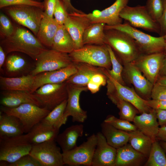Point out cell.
<instances>
[{
  "mask_svg": "<svg viewBox=\"0 0 166 166\" xmlns=\"http://www.w3.org/2000/svg\"><path fill=\"white\" fill-rule=\"evenodd\" d=\"M0 46L6 54L13 52H20L27 54L35 60L47 49L30 32L18 27H15L11 35L3 39Z\"/></svg>",
  "mask_w": 166,
  "mask_h": 166,
  "instance_id": "obj_1",
  "label": "cell"
},
{
  "mask_svg": "<svg viewBox=\"0 0 166 166\" xmlns=\"http://www.w3.org/2000/svg\"><path fill=\"white\" fill-rule=\"evenodd\" d=\"M104 32L105 44L111 47L123 64L144 54L135 40L126 33L114 29L104 30Z\"/></svg>",
  "mask_w": 166,
  "mask_h": 166,
  "instance_id": "obj_2",
  "label": "cell"
},
{
  "mask_svg": "<svg viewBox=\"0 0 166 166\" xmlns=\"http://www.w3.org/2000/svg\"><path fill=\"white\" fill-rule=\"evenodd\" d=\"M114 29L128 34L136 42L143 54L164 52L165 40L164 36L155 37L136 29L127 22L114 26L105 25L104 30Z\"/></svg>",
  "mask_w": 166,
  "mask_h": 166,
  "instance_id": "obj_3",
  "label": "cell"
},
{
  "mask_svg": "<svg viewBox=\"0 0 166 166\" xmlns=\"http://www.w3.org/2000/svg\"><path fill=\"white\" fill-rule=\"evenodd\" d=\"M32 145L26 134L0 137V166H6L29 154Z\"/></svg>",
  "mask_w": 166,
  "mask_h": 166,
  "instance_id": "obj_4",
  "label": "cell"
},
{
  "mask_svg": "<svg viewBox=\"0 0 166 166\" xmlns=\"http://www.w3.org/2000/svg\"><path fill=\"white\" fill-rule=\"evenodd\" d=\"M73 63H85L89 65L110 69V57L106 44L96 45H85L81 48L74 49L69 53Z\"/></svg>",
  "mask_w": 166,
  "mask_h": 166,
  "instance_id": "obj_5",
  "label": "cell"
},
{
  "mask_svg": "<svg viewBox=\"0 0 166 166\" xmlns=\"http://www.w3.org/2000/svg\"><path fill=\"white\" fill-rule=\"evenodd\" d=\"M2 9L16 22L28 28L37 36L44 15L43 9L27 5L11 6Z\"/></svg>",
  "mask_w": 166,
  "mask_h": 166,
  "instance_id": "obj_6",
  "label": "cell"
},
{
  "mask_svg": "<svg viewBox=\"0 0 166 166\" xmlns=\"http://www.w3.org/2000/svg\"><path fill=\"white\" fill-rule=\"evenodd\" d=\"M1 111L18 117L21 122L24 133L29 132L37 124L41 121L50 111L31 103L22 104L13 108L2 106Z\"/></svg>",
  "mask_w": 166,
  "mask_h": 166,
  "instance_id": "obj_7",
  "label": "cell"
},
{
  "mask_svg": "<svg viewBox=\"0 0 166 166\" xmlns=\"http://www.w3.org/2000/svg\"><path fill=\"white\" fill-rule=\"evenodd\" d=\"M120 16L134 27L141 28L159 34H160L159 23L152 18L145 6L137 5L132 7L127 5L121 10Z\"/></svg>",
  "mask_w": 166,
  "mask_h": 166,
  "instance_id": "obj_8",
  "label": "cell"
},
{
  "mask_svg": "<svg viewBox=\"0 0 166 166\" xmlns=\"http://www.w3.org/2000/svg\"><path fill=\"white\" fill-rule=\"evenodd\" d=\"M97 143V134H93L85 141L73 149L62 153L64 165L70 166H91L94 153Z\"/></svg>",
  "mask_w": 166,
  "mask_h": 166,
  "instance_id": "obj_9",
  "label": "cell"
},
{
  "mask_svg": "<svg viewBox=\"0 0 166 166\" xmlns=\"http://www.w3.org/2000/svg\"><path fill=\"white\" fill-rule=\"evenodd\" d=\"M36 60L35 67L31 73L34 76L63 68L73 62L69 54L53 49L43 52Z\"/></svg>",
  "mask_w": 166,
  "mask_h": 166,
  "instance_id": "obj_10",
  "label": "cell"
},
{
  "mask_svg": "<svg viewBox=\"0 0 166 166\" xmlns=\"http://www.w3.org/2000/svg\"><path fill=\"white\" fill-rule=\"evenodd\" d=\"M33 93L41 104L42 107L51 111L67 99V83L47 84L37 89Z\"/></svg>",
  "mask_w": 166,
  "mask_h": 166,
  "instance_id": "obj_11",
  "label": "cell"
},
{
  "mask_svg": "<svg viewBox=\"0 0 166 166\" xmlns=\"http://www.w3.org/2000/svg\"><path fill=\"white\" fill-rule=\"evenodd\" d=\"M55 140L32 145L29 154L36 159L41 166L64 165L62 153Z\"/></svg>",
  "mask_w": 166,
  "mask_h": 166,
  "instance_id": "obj_12",
  "label": "cell"
},
{
  "mask_svg": "<svg viewBox=\"0 0 166 166\" xmlns=\"http://www.w3.org/2000/svg\"><path fill=\"white\" fill-rule=\"evenodd\" d=\"M129 0H116L109 7L100 11L96 10L92 13H84L81 15L87 19L91 24L103 23L108 26H114L122 23V19L120 14L127 5Z\"/></svg>",
  "mask_w": 166,
  "mask_h": 166,
  "instance_id": "obj_13",
  "label": "cell"
},
{
  "mask_svg": "<svg viewBox=\"0 0 166 166\" xmlns=\"http://www.w3.org/2000/svg\"><path fill=\"white\" fill-rule=\"evenodd\" d=\"M165 55L164 52L141 55L132 62L153 85L156 82Z\"/></svg>",
  "mask_w": 166,
  "mask_h": 166,
  "instance_id": "obj_14",
  "label": "cell"
},
{
  "mask_svg": "<svg viewBox=\"0 0 166 166\" xmlns=\"http://www.w3.org/2000/svg\"><path fill=\"white\" fill-rule=\"evenodd\" d=\"M122 76L134 86L136 92L146 100H150L153 85L132 62L123 64Z\"/></svg>",
  "mask_w": 166,
  "mask_h": 166,
  "instance_id": "obj_15",
  "label": "cell"
},
{
  "mask_svg": "<svg viewBox=\"0 0 166 166\" xmlns=\"http://www.w3.org/2000/svg\"><path fill=\"white\" fill-rule=\"evenodd\" d=\"M87 90V86H78L67 83L68 98L64 114L66 118L71 116L73 122L81 123L86 120L87 113L81 107L79 99L81 93Z\"/></svg>",
  "mask_w": 166,
  "mask_h": 166,
  "instance_id": "obj_16",
  "label": "cell"
},
{
  "mask_svg": "<svg viewBox=\"0 0 166 166\" xmlns=\"http://www.w3.org/2000/svg\"><path fill=\"white\" fill-rule=\"evenodd\" d=\"M77 71L75 65L73 62L69 65L59 69L38 74L34 76L32 93L46 84H59L65 82Z\"/></svg>",
  "mask_w": 166,
  "mask_h": 166,
  "instance_id": "obj_17",
  "label": "cell"
},
{
  "mask_svg": "<svg viewBox=\"0 0 166 166\" xmlns=\"http://www.w3.org/2000/svg\"><path fill=\"white\" fill-rule=\"evenodd\" d=\"M97 143L93 156L92 166H115L117 149L109 145L101 132L96 134Z\"/></svg>",
  "mask_w": 166,
  "mask_h": 166,
  "instance_id": "obj_18",
  "label": "cell"
},
{
  "mask_svg": "<svg viewBox=\"0 0 166 166\" xmlns=\"http://www.w3.org/2000/svg\"><path fill=\"white\" fill-rule=\"evenodd\" d=\"M81 13L68 14L64 24L73 40L74 49L81 48L84 46L83 34L85 29L91 24L87 19L81 15Z\"/></svg>",
  "mask_w": 166,
  "mask_h": 166,
  "instance_id": "obj_19",
  "label": "cell"
},
{
  "mask_svg": "<svg viewBox=\"0 0 166 166\" xmlns=\"http://www.w3.org/2000/svg\"><path fill=\"white\" fill-rule=\"evenodd\" d=\"M104 73L106 76L107 79L113 85L115 92L118 96L132 104L139 113L141 114L148 113L152 109V108L148 104L147 100L141 97L133 89L120 84L107 74Z\"/></svg>",
  "mask_w": 166,
  "mask_h": 166,
  "instance_id": "obj_20",
  "label": "cell"
},
{
  "mask_svg": "<svg viewBox=\"0 0 166 166\" xmlns=\"http://www.w3.org/2000/svg\"><path fill=\"white\" fill-rule=\"evenodd\" d=\"M31 103L41 107V104L35 95L23 90H3L1 93L0 104L9 108L17 107L25 103Z\"/></svg>",
  "mask_w": 166,
  "mask_h": 166,
  "instance_id": "obj_21",
  "label": "cell"
},
{
  "mask_svg": "<svg viewBox=\"0 0 166 166\" xmlns=\"http://www.w3.org/2000/svg\"><path fill=\"white\" fill-rule=\"evenodd\" d=\"M133 122L138 129L151 138L153 142L156 140L160 125L156 110L152 109L148 113L136 115Z\"/></svg>",
  "mask_w": 166,
  "mask_h": 166,
  "instance_id": "obj_22",
  "label": "cell"
},
{
  "mask_svg": "<svg viewBox=\"0 0 166 166\" xmlns=\"http://www.w3.org/2000/svg\"><path fill=\"white\" fill-rule=\"evenodd\" d=\"M59 129L55 128L42 121L35 125L26 134L29 142L32 145L55 140Z\"/></svg>",
  "mask_w": 166,
  "mask_h": 166,
  "instance_id": "obj_23",
  "label": "cell"
},
{
  "mask_svg": "<svg viewBox=\"0 0 166 166\" xmlns=\"http://www.w3.org/2000/svg\"><path fill=\"white\" fill-rule=\"evenodd\" d=\"M147 158L135 150L129 143L117 149L115 166H138Z\"/></svg>",
  "mask_w": 166,
  "mask_h": 166,
  "instance_id": "obj_24",
  "label": "cell"
},
{
  "mask_svg": "<svg viewBox=\"0 0 166 166\" xmlns=\"http://www.w3.org/2000/svg\"><path fill=\"white\" fill-rule=\"evenodd\" d=\"M84 126L82 124L72 125L58 134L55 141L59 145L62 152L76 147L78 138L83 135Z\"/></svg>",
  "mask_w": 166,
  "mask_h": 166,
  "instance_id": "obj_25",
  "label": "cell"
},
{
  "mask_svg": "<svg viewBox=\"0 0 166 166\" xmlns=\"http://www.w3.org/2000/svg\"><path fill=\"white\" fill-rule=\"evenodd\" d=\"M74 63L77 71L65 81L68 84L78 86H86L93 75L98 73H103L100 67L85 63Z\"/></svg>",
  "mask_w": 166,
  "mask_h": 166,
  "instance_id": "obj_26",
  "label": "cell"
},
{
  "mask_svg": "<svg viewBox=\"0 0 166 166\" xmlns=\"http://www.w3.org/2000/svg\"><path fill=\"white\" fill-rule=\"evenodd\" d=\"M34 78V76L31 74L18 77L0 76L1 89L3 91L23 90L32 93Z\"/></svg>",
  "mask_w": 166,
  "mask_h": 166,
  "instance_id": "obj_27",
  "label": "cell"
},
{
  "mask_svg": "<svg viewBox=\"0 0 166 166\" xmlns=\"http://www.w3.org/2000/svg\"><path fill=\"white\" fill-rule=\"evenodd\" d=\"M101 132L107 143L117 149L128 143L129 135L128 132L117 128L104 121L101 124Z\"/></svg>",
  "mask_w": 166,
  "mask_h": 166,
  "instance_id": "obj_28",
  "label": "cell"
},
{
  "mask_svg": "<svg viewBox=\"0 0 166 166\" xmlns=\"http://www.w3.org/2000/svg\"><path fill=\"white\" fill-rule=\"evenodd\" d=\"M24 133L23 125L18 117L0 111V137L14 136Z\"/></svg>",
  "mask_w": 166,
  "mask_h": 166,
  "instance_id": "obj_29",
  "label": "cell"
},
{
  "mask_svg": "<svg viewBox=\"0 0 166 166\" xmlns=\"http://www.w3.org/2000/svg\"><path fill=\"white\" fill-rule=\"evenodd\" d=\"M60 25L54 18L50 17L44 13L37 35V38L43 45L51 47Z\"/></svg>",
  "mask_w": 166,
  "mask_h": 166,
  "instance_id": "obj_30",
  "label": "cell"
},
{
  "mask_svg": "<svg viewBox=\"0 0 166 166\" xmlns=\"http://www.w3.org/2000/svg\"><path fill=\"white\" fill-rule=\"evenodd\" d=\"M52 49L70 53L74 49L73 40L64 25H60L53 40Z\"/></svg>",
  "mask_w": 166,
  "mask_h": 166,
  "instance_id": "obj_31",
  "label": "cell"
},
{
  "mask_svg": "<svg viewBox=\"0 0 166 166\" xmlns=\"http://www.w3.org/2000/svg\"><path fill=\"white\" fill-rule=\"evenodd\" d=\"M128 132L129 135L128 142L131 146L148 158L153 142L152 139L138 129Z\"/></svg>",
  "mask_w": 166,
  "mask_h": 166,
  "instance_id": "obj_32",
  "label": "cell"
},
{
  "mask_svg": "<svg viewBox=\"0 0 166 166\" xmlns=\"http://www.w3.org/2000/svg\"><path fill=\"white\" fill-rule=\"evenodd\" d=\"M109 98L115 104L119 110V118L129 122H133L137 113V109L129 102L121 98L117 94L115 90L107 94Z\"/></svg>",
  "mask_w": 166,
  "mask_h": 166,
  "instance_id": "obj_33",
  "label": "cell"
},
{
  "mask_svg": "<svg viewBox=\"0 0 166 166\" xmlns=\"http://www.w3.org/2000/svg\"><path fill=\"white\" fill-rule=\"evenodd\" d=\"M103 23H96L90 24L85 30L82 37L83 45L105 44V26Z\"/></svg>",
  "mask_w": 166,
  "mask_h": 166,
  "instance_id": "obj_34",
  "label": "cell"
},
{
  "mask_svg": "<svg viewBox=\"0 0 166 166\" xmlns=\"http://www.w3.org/2000/svg\"><path fill=\"white\" fill-rule=\"evenodd\" d=\"M67 103V99L64 100L51 110L42 121L59 129L63 125L66 124L67 120L64 115Z\"/></svg>",
  "mask_w": 166,
  "mask_h": 166,
  "instance_id": "obj_35",
  "label": "cell"
},
{
  "mask_svg": "<svg viewBox=\"0 0 166 166\" xmlns=\"http://www.w3.org/2000/svg\"><path fill=\"white\" fill-rule=\"evenodd\" d=\"M107 45L110 57L112 67L111 69H108L102 68L103 72L120 84L126 85L122 76L123 66L118 60L111 47Z\"/></svg>",
  "mask_w": 166,
  "mask_h": 166,
  "instance_id": "obj_36",
  "label": "cell"
},
{
  "mask_svg": "<svg viewBox=\"0 0 166 166\" xmlns=\"http://www.w3.org/2000/svg\"><path fill=\"white\" fill-rule=\"evenodd\" d=\"M145 166H166V155L161 145L156 140L154 141L145 164Z\"/></svg>",
  "mask_w": 166,
  "mask_h": 166,
  "instance_id": "obj_37",
  "label": "cell"
},
{
  "mask_svg": "<svg viewBox=\"0 0 166 166\" xmlns=\"http://www.w3.org/2000/svg\"><path fill=\"white\" fill-rule=\"evenodd\" d=\"M5 65L6 70L8 73H16L24 70L27 66V63L20 56L13 54L7 57Z\"/></svg>",
  "mask_w": 166,
  "mask_h": 166,
  "instance_id": "obj_38",
  "label": "cell"
},
{
  "mask_svg": "<svg viewBox=\"0 0 166 166\" xmlns=\"http://www.w3.org/2000/svg\"><path fill=\"white\" fill-rule=\"evenodd\" d=\"M104 121L117 129L127 132L135 131L138 129L130 122L117 118L114 115L108 116Z\"/></svg>",
  "mask_w": 166,
  "mask_h": 166,
  "instance_id": "obj_39",
  "label": "cell"
},
{
  "mask_svg": "<svg viewBox=\"0 0 166 166\" xmlns=\"http://www.w3.org/2000/svg\"><path fill=\"white\" fill-rule=\"evenodd\" d=\"M145 6L152 18L158 22L163 12L162 0H147Z\"/></svg>",
  "mask_w": 166,
  "mask_h": 166,
  "instance_id": "obj_40",
  "label": "cell"
},
{
  "mask_svg": "<svg viewBox=\"0 0 166 166\" xmlns=\"http://www.w3.org/2000/svg\"><path fill=\"white\" fill-rule=\"evenodd\" d=\"M15 27L8 18L3 13L0 14V35L2 39L9 37L13 33Z\"/></svg>",
  "mask_w": 166,
  "mask_h": 166,
  "instance_id": "obj_41",
  "label": "cell"
},
{
  "mask_svg": "<svg viewBox=\"0 0 166 166\" xmlns=\"http://www.w3.org/2000/svg\"><path fill=\"white\" fill-rule=\"evenodd\" d=\"M19 5L32 6L44 10L43 2L33 0H0V8L1 9L8 6Z\"/></svg>",
  "mask_w": 166,
  "mask_h": 166,
  "instance_id": "obj_42",
  "label": "cell"
},
{
  "mask_svg": "<svg viewBox=\"0 0 166 166\" xmlns=\"http://www.w3.org/2000/svg\"><path fill=\"white\" fill-rule=\"evenodd\" d=\"M53 15L54 19L59 25H64L68 13L61 0H57Z\"/></svg>",
  "mask_w": 166,
  "mask_h": 166,
  "instance_id": "obj_43",
  "label": "cell"
},
{
  "mask_svg": "<svg viewBox=\"0 0 166 166\" xmlns=\"http://www.w3.org/2000/svg\"><path fill=\"white\" fill-rule=\"evenodd\" d=\"M6 166H41L39 162L29 154L24 155L15 162Z\"/></svg>",
  "mask_w": 166,
  "mask_h": 166,
  "instance_id": "obj_44",
  "label": "cell"
},
{
  "mask_svg": "<svg viewBox=\"0 0 166 166\" xmlns=\"http://www.w3.org/2000/svg\"><path fill=\"white\" fill-rule=\"evenodd\" d=\"M151 98L154 100H166V86L156 83L152 91Z\"/></svg>",
  "mask_w": 166,
  "mask_h": 166,
  "instance_id": "obj_45",
  "label": "cell"
},
{
  "mask_svg": "<svg viewBox=\"0 0 166 166\" xmlns=\"http://www.w3.org/2000/svg\"><path fill=\"white\" fill-rule=\"evenodd\" d=\"M163 6L162 15L158 21L160 27V36H164L166 34V0H162Z\"/></svg>",
  "mask_w": 166,
  "mask_h": 166,
  "instance_id": "obj_46",
  "label": "cell"
},
{
  "mask_svg": "<svg viewBox=\"0 0 166 166\" xmlns=\"http://www.w3.org/2000/svg\"><path fill=\"white\" fill-rule=\"evenodd\" d=\"M57 1V0H43L44 13L50 18H53Z\"/></svg>",
  "mask_w": 166,
  "mask_h": 166,
  "instance_id": "obj_47",
  "label": "cell"
},
{
  "mask_svg": "<svg viewBox=\"0 0 166 166\" xmlns=\"http://www.w3.org/2000/svg\"><path fill=\"white\" fill-rule=\"evenodd\" d=\"M148 105L155 110H166V100L150 99L147 100Z\"/></svg>",
  "mask_w": 166,
  "mask_h": 166,
  "instance_id": "obj_48",
  "label": "cell"
},
{
  "mask_svg": "<svg viewBox=\"0 0 166 166\" xmlns=\"http://www.w3.org/2000/svg\"><path fill=\"white\" fill-rule=\"evenodd\" d=\"M107 78L103 73H98L93 75L90 81L100 86H105L107 83Z\"/></svg>",
  "mask_w": 166,
  "mask_h": 166,
  "instance_id": "obj_49",
  "label": "cell"
},
{
  "mask_svg": "<svg viewBox=\"0 0 166 166\" xmlns=\"http://www.w3.org/2000/svg\"><path fill=\"white\" fill-rule=\"evenodd\" d=\"M156 110L159 125L160 127L166 126V110L162 109Z\"/></svg>",
  "mask_w": 166,
  "mask_h": 166,
  "instance_id": "obj_50",
  "label": "cell"
},
{
  "mask_svg": "<svg viewBox=\"0 0 166 166\" xmlns=\"http://www.w3.org/2000/svg\"><path fill=\"white\" fill-rule=\"evenodd\" d=\"M63 3L65 8L68 14L74 13H83L74 7L71 4V0H61Z\"/></svg>",
  "mask_w": 166,
  "mask_h": 166,
  "instance_id": "obj_51",
  "label": "cell"
},
{
  "mask_svg": "<svg viewBox=\"0 0 166 166\" xmlns=\"http://www.w3.org/2000/svg\"><path fill=\"white\" fill-rule=\"evenodd\" d=\"M157 138L162 141L166 142V126L160 127Z\"/></svg>",
  "mask_w": 166,
  "mask_h": 166,
  "instance_id": "obj_52",
  "label": "cell"
},
{
  "mask_svg": "<svg viewBox=\"0 0 166 166\" xmlns=\"http://www.w3.org/2000/svg\"><path fill=\"white\" fill-rule=\"evenodd\" d=\"M86 86L88 90H89L92 93H95L99 90L100 86L89 81Z\"/></svg>",
  "mask_w": 166,
  "mask_h": 166,
  "instance_id": "obj_53",
  "label": "cell"
},
{
  "mask_svg": "<svg viewBox=\"0 0 166 166\" xmlns=\"http://www.w3.org/2000/svg\"><path fill=\"white\" fill-rule=\"evenodd\" d=\"M6 53L2 47L0 46V71H2V67L4 65L6 57Z\"/></svg>",
  "mask_w": 166,
  "mask_h": 166,
  "instance_id": "obj_54",
  "label": "cell"
},
{
  "mask_svg": "<svg viewBox=\"0 0 166 166\" xmlns=\"http://www.w3.org/2000/svg\"><path fill=\"white\" fill-rule=\"evenodd\" d=\"M156 83L160 85L166 86V76L159 75Z\"/></svg>",
  "mask_w": 166,
  "mask_h": 166,
  "instance_id": "obj_55",
  "label": "cell"
},
{
  "mask_svg": "<svg viewBox=\"0 0 166 166\" xmlns=\"http://www.w3.org/2000/svg\"><path fill=\"white\" fill-rule=\"evenodd\" d=\"M160 75L166 76V55H165L163 61Z\"/></svg>",
  "mask_w": 166,
  "mask_h": 166,
  "instance_id": "obj_56",
  "label": "cell"
},
{
  "mask_svg": "<svg viewBox=\"0 0 166 166\" xmlns=\"http://www.w3.org/2000/svg\"><path fill=\"white\" fill-rule=\"evenodd\" d=\"M161 146L164 150L166 155V142L162 141Z\"/></svg>",
  "mask_w": 166,
  "mask_h": 166,
  "instance_id": "obj_57",
  "label": "cell"
},
{
  "mask_svg": "<svg viewBox=\"0 0 166 166\" xmlns=\"http://www.w3.org/2000/svg\"><path fill=\"white\" fill-rule=\"evenodd\" d=\"M164 53L166 55V40H165V46H164Z\"/></svg>",
  "mask_w": 166,
  "mask_h": 166,
  "instance_id": "obj_58",
  "label": "cell"
},
{
  "mask_svg": "<svg viewBox=\"0 0 166 166\" xmlns=\"http://www.w3.org/2000/svg\"><path fill=\"white\" fill-rule=\"evenodd\" d=\"M164 37L165 40H166V34L164 36Z\"/></svg>",
  "mask_w": 166,
  "mask_h": 166,
  "instance_id": "obj_59",
  "label": "cell"
},
{
  "mask_svg": "<svg viewBox=\"0 0 166 166\" xmlns=\"http://www.w3.org/2000/svg\"><path fill=\"white\" fill-rule=\"evenodd\" d=\"M33 0L37 1H39V2H42V0Z\"/></svg>",
  "mask_w": 166,
  "mask_h": 166,
  "instance_id": "obj_60",
  "label": "cell"
}]
</instances>
